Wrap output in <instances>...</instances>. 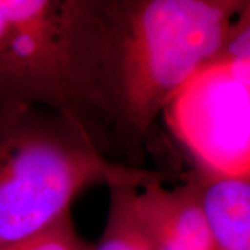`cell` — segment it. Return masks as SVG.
Here are the masks:
<instances>
[{
	"label": "cell",
	"instance_id": "cell-6",
	"mask_svg": "<svg viewBox=\"0 0 250 250\" xmlns=\"http://www.w3.org/2000/svg\"><path fill=\"white\" fill-rule=\"evenodd\" d=\"M214 250H250V179L193 163L185 174Z\"/></svg>",
	"mask_w": 250,
	"mask_h": 250
},
{
	"label": "cell",
	"instance_id": "cell-4",
	"mask_svg": "<svg viewBox=\"0 0 250 250\" xmlns=\"http://www.w3.org/2000/svg\"><path fill=\"white\" fill-rule=\"evenodd\" d=\"M250 21L242 18L214 60L190 78L167 108L193 163L249 175ZM166 108V110H167Z\"/></svg>",
	"mask_w": 250,
	"mask_h": 250
},
{
	"label": "cell",
	"instance_id": "cell-5",
	"mask_svg": "<svg viewBox=\"0 0 250 250\" xmlns=\"http://www.w3.org/2000/svg\"><path fill=\"white\" fill-rule=\"evenodd\" d=\"M134 207L157 250H214L202 208L185 181L172 189L166 182L138 189Z\"/></svg>",
	"mask_w": 250,
	"mask_h": 250
},
{
	"label": "cell",
	"instance_id": "cell-8",
	"mask_svg": "<svg viewBox=\"0 0 250 250\" xmlns=\"http://www.w3.org/2000/svg\"><path fill=\"white\" fill-rule=\"evenodd\" d=\"M0 250H93V243L77 232L68 210L36 232L0 246Z\"/></svg>",
	"mask_w": 250,
	"mask_h": 250
},
{
	"label": "cell",
	"instance_id": "cell-7",
	"mask_svg": "<svg viewBox=\"0 0 250 250\" xmlns=\"http://www.w3.org/2000/svg\"><path fill=\"white\" fill-rule=\"evenodd\" d=\"M108 189L107 221L93 250H157L135 213L134 196L139 188L114 185Z\"/></svg>",
	"mask_w": 250,
	"mask_h": 250
},
{
	"label": "cell",
	"instance_id": "cell-3",
	"mask_svg": "<svg viewBox=\"0 0 250 250\" xmlns=\"http://www.w3.org/2000/svg\"><path fill=\"white\" fill-rule=\"evenodd\" d=\"M167 178L166 172L111 159L80 125L56 111L0 104V246L71 210L86 188L142 189Z\"/></svg>",
	"mask_w": 250,
	"mask_h": 250
},
{
	"label": "cell",
	"instance_id": "cell-2",
	"mask_svg": "<svg viewBox=\"0 0 250 250\" xmlns=\"http://www.w3.org/2000/svg\"><path fill=\"white\" fill-rule=\"evenodd\" d=\"M117 0H0V104L70 118L111 154L106 80Z\"/></svg>",
	"mask_w": 250,
	"mask_h": 250
},
{
	"label": "cell",
	"instance_id": "cell-1",
	"mask_svg": "<svg viewBox=\"0 0 250 250\" xmlns=\"http://www.w3.org/2000/svg\"><path fill=\"white\" fill-rule=\"evenodd\" d=\"M250 0H117L106 80L111 150L142 167L154 123L221 53Z\"/></svg>",
	"mask_w": 250,
	"mask_h": 250
}]
</instances>
